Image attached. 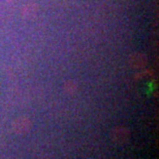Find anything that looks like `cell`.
Wrapping results in <instances>:
<instances>
[{"label":"cell","instance_id":"7a4b0ae2","mask_svg":"<svg viewBox=\"0 0 159 159\" xmlns=\"http://www.w3.org/2000/svg\"><path fill=\"white\" fill-rule=\"evenodd\" d=\"M22 11H28V12H24L23 15H24V16H26V18H31V16L36 15L37 6L34 4H28V5H25Z\"/></svg>","mask_w":159,"mask_h":159},{"label":"cell","instance_id":"6da1fadb","mask_svg":"<svg viewBox=\"0 0 159 159\" xmlns=\"http://www.w3.org/2000/svg\"><path fill=\"white\" fill-rule=\"evenodd\" d=\"M129 63L132 67L141 68V67H144L145 64H146V57L141 53H134L129 57Z\"/></svg>","mask_w":159,"mask_h":159}]
</instances>
